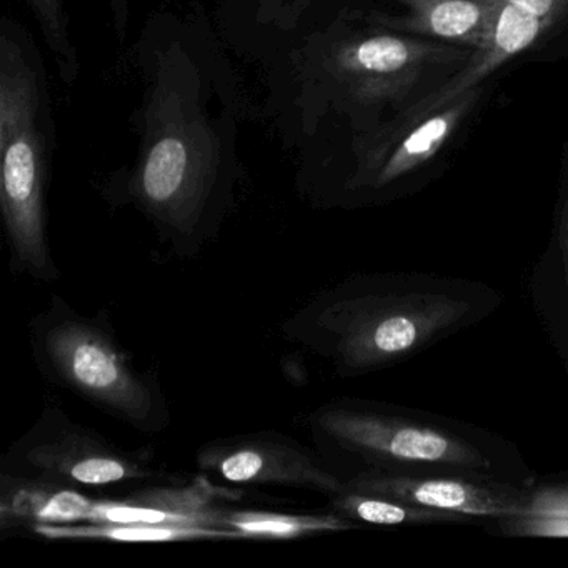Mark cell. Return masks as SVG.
<instances>
[{
    "label": "cell",
    "mask_w": 568,
    "mask_h": 568,
    "mask_svg": "<svg viewBox=\"0 0 568 568\" xmlns=\"http://www.w3.org/2000/svg\"><path fill=\"white\" fill-rule=\"evenodd\" d=\"M474 51L404 36H368L342 45L335 55V74L358 104L397 105L435 72L467 62Z\"/></svg>",
    "instance_id": "obj_5"
},
{
    "label": "cell",
    "mask_w": 568,
    "mask_h": 568,
    "mask_svg": "<svg viewBox=\"0 0 568 568\" xmlns=\"http://www.w3.org/2000/svg\"><path fill=\"white\" fill-rule=\"evenodd\" d=\"M14 474L58 481L72 488L112 487L152 477L134 455L48 408L36 427L12 447L8 464Z\"/></svg>",
    "instance_id": "obj_4"
},
{
    "label": "cell",
    "mask_w": 568,
    "mask_h": 568,
    "mask_svg": "<svg viewBox=\"0 0 568 568\" xmlns=\"http://www.w3.org/2000/svg\"><path fill=\"white\" fill-rule=\"evenodd\" d=\"M219 497H225V491L202 477L184 488H151L124 500H94L88 521L225 528L227 511L215 505Z\"/></svg>",
    "instance_id": "obj_11"
},
{
    "label": "cell",
    "mask_w": 568,
    "mask_h": 568,
    "mask_svg": "<svg viewBox=\"0 0 568 568\" xmlns=\"http://www.w3.org/2000/svg\"><path fill=\"white\" fill-rule=\"evenodd\" d=\"M34 348L42 371L119 420L158 432L168 410L158 387L138 371L105 328L61 298L39 317Z\"/></svg>",
    "instance_id": "obj_3"
},
{
    "label": "cell",
    "mask_w": 568,
    "mask_h": 568,
    "mask_svg": "<svg viewBox=\"0 0 568 568\" xmlns=\"http://www.w3.org/2000/svg\"><path fill=\"white\" fill-rule=\"evenodd\" d=\"M39 74L18 41L0 51V202L12 264L38 278H55L45 232L48 145Z\"/></svg>",
    "instance_id": "obj_2"
},
{
    "label": "cell",
    "mask_w": 568,
    "mask_h": 568,
    "mask_svg": "<svg viewBox=\"0 0 568 568\" xmlns=\"http://www.w3.org/2000/svg\"><path fill=\"white\" fill-rule=\"evenodd\" d=\"M334 507L344 517L374 525L434 524V521H452L462 518V515L354 490H344L338 494L334 498Z\"/></svg>",
    "instance_id": "obj_16"
},
{
    "label": "cell",
    "mask_w": 568,
    "mask_h": 568,
    "mask_svg": "<svg viewBox=\"0 0 568 568\" xmlns=\"http://www.w3.org/2000/svg\"><path fill=\"white\" fill-rule=\"evenodd\" d=\"M508 528L524 537L568 538V485L538 488Z\"/></svg>",
    "instance_id": "obj_17"
},
{
    "label": "cell",
    "mask_w": 568,
    "mask_h": 568,
    "mask_svg": "<svg viewBox=\"0 0 568 568\" xmlns=\"http://www.w3.org/2000/svg\"><path fill=\"white\" fill-rule=\"evenodd\" d=\"M225 528L237 531L241 538L258 540H292L311 534L348 530L352 525L335 515L277 514V511H227Z\"/></svg>",
    "instance_id": "obj_15"
},
{
    "label": "cell",
    "mask_w": 568,
    "mask_h": 568,
    "mask_svg": "<svg viewBox=\"0 0 568 568\" xmlns=\"http://www.w3.org/2000/svg\"><path fill=\"white\" fill-rule=\"evenodd\" d=\"M480 95L477 88L422 121L392 122L365 151L355 185L385 187L430 161L457 131Z\"/></svg>",
    "instance_id": "obj_8"
},
{
    "label": "cell",
    "mask_w": 568,
    "mask_h": 568,
    "mask_svg": "<svg viewBox=\"0 0 568 568\" xmlns=\"http://www.w3.org/2000/svg\"><path fill=\"white\" fill-rule=\"evenodd\" d=\"M345 490L381 495L462 517L514 518L524 511L527 504L514 491L500 487L394 474H361L345 484Z\"/></svg>",
    "instance_id": "obj_9"
},
{
    "label": "cell",
    "mask_w": 568,
    "mask_h": 568,
    "mask_svg": "<svg viewBox=\"0 0 568 568\" xmlns=\"http://www.w3.org/2000/svg\"><path fill=\"white\" fill-rule=\"evenodd\" d=\"M92 505L88 495L58 481L8 471L0 478V527L4 530L88 521Z\"/></svg>",
    "instance_id": "obj_13"
},
{
    "label": "cell",
    "mask_w": 568,
    "mask_h": 568,
    "mask_svg": "<svg viewBox=\"0 0 568 568\" xmlns=\"http://www.w3.org/2000/svg\"><path fill=\"white\" fill-rule=\"evenodd\" d=\"M205 475L231 484L281 485L338 495L345 490L331 470L291 438L251 435L212 442L199 450Z\"/></svg>",
    "instance_id": "obj_7"
},
{
    "label": "cell",
    "mask_w": 568,
    "mask_h": 568,
    "mask_svg": "<svg viewBox=\"0 0 568 568\" xmlns=\"http://www.w3.org/2000/svg\"><path fill=\"white\" fill-rule=\"evenodd\" d=\"M548 29H551L550 26L537 16L514 6L498 4L497 21L490 39L481 48L475 49L460 71L455 72L430 94L408 104L394 122L405 124L422 121L447 108L462 95L477 89L484 79L494 74L505 62L531 48Z\"/></svg>",
    "instance_id": "obj_10"
},
{
    "label": "cell",
    "mask_w": 568,
    "mask_h": 568,
    "mask_svg": "<svg viewBox=\"0 0 568 568\" xmlns=\"http://www.w3.org/2000/svg\"><path fill=\"white\" fill-rule=\"evenodd\" d=\"M470 305L442 294H378L335 288L284 324V334L344 374L404 357L465 317Z\"/></svg>",
    "instance_id": "obj_1"
},
{
    "label": "cell",
    "mask_w": 568,
    "mask_h": 568,
    "mask_svg": "<svg viewBox=\"0 0 568 568\" xmlns=\"http://www.w3.org/2000/svg\"><path fill=\"white\" fill-rule=\"evenodd\" d=\"M488 4H508L528 14L537 16L554 28L568 12V0H484Z\"/></svg>",
    "instance_id": "obj_19"
},
{
    "label": "cell",
    "mask_w": 568,
    "mask_h": 568,
    "mask_svg": "<svg viewBox=\"0 0 568 568\" xmlns=\"http://www.w3.org/2000/svg\"><path fill=\"white\" fill-rule=\"evenodd\" d=\"M404 18H378L385 28L478 49L490 39L498 4L484 0H400Z\"/></svg>",
    "instance_id": "obj_12"
},
{
    "label": "cell",
    "mask_w": 568,
    "mask_h": 568,
    "mask_svg": "<svg viewBox=\"0 0 568 568\" xmlns=\"http://www.w3.org/2000/svg\"><path fill=\"white\" fill-rule=\"evenodd\" d=\"M311 425L324 444L371 460L488 467L484 455L467 442L402 418L334 405L318 410Z\"/></svg>",
    "instance_id": "obj_6"
},
{
    "label": "cell",
    "mask_w": 568,
    "mask_h": 568,
    "mask_svg": "<svg viewBox=\"0 0 568 568\" xmlns=\"http://www.w3.org/2000/svg\"><path fill=\"white\" fill-rule=\"evenodd\" d=\"M558 245H560L561 258H564L565 272L568 281V197L561 209L560 224H558Z\"/></svg>",
    "instance_id": "obj_20"
},
{
    "label": "cell",
    "mask_w": 568,
    "mask_h": 568,
    "mask_svg": "<svg viewBox=\"0 0 568 568\" xmlns=\"http://www.w3.org/2000/svg\"><path fill=\"white\" fill-rule=\"evenodd\" d=\"M39 21H41L42 31L52 51L58 55L59 65L64 72V78H74L75 52L71 45V39L68 34V24H65L64 11H62L61 0H29Z\"/></svg>",
    "instance_id": "obj_18"
},
{
    "label": "cell",
    "mask_w": 568,
    "mask_h": 568,
    "mask_svg": "<svg viewBox=\"0 0 568 568\" xmlns=\"http://www.w3.org/2000/svg\"><path fill=\"white\" fill-rule=\"evenodd\" d=\"M32 531L49 540L105 541H194L235 540L241 535L231 528L204 525L111 524V521H79V524H36Z\"/></svg>",
    "instance_id": "obj_14"
}]
</instances>
